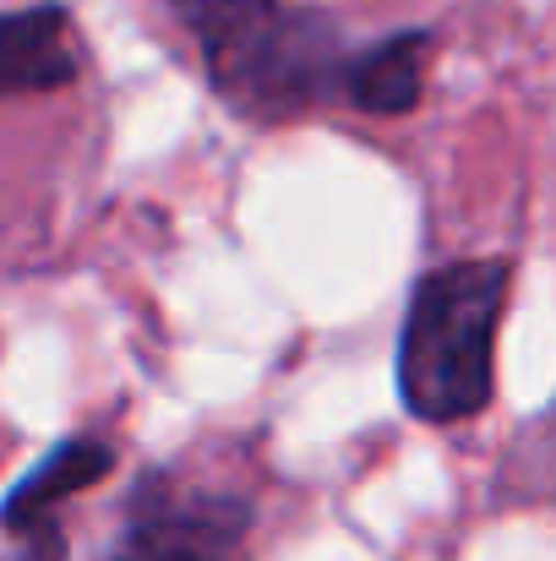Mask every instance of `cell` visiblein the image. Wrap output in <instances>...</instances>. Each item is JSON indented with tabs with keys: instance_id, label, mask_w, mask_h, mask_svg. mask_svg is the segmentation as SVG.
Here are the masks:
<instances>
[{
	"instance_id": "obj_1",
	"label": "cell",
	"mask_w": 556,
	"mask_h": 561,
	"mask_svg": "<svg viewBox=\"0 0 556 561\" xmlns=\"http://www.w3.org/2000/svg\"><path fill=\"white\" fill-rule=\"evenodd\" d=\"M185 27L207 93L251 126H290L344 104L355 38L311 0H164Z\"/></svg>"
},
{
	"instance_id": "obj_2",
	"label": "cell",
	"mask_w": 556,
	"mask_h": 561,
	"mask_svg": "<svg viewBox=\"0 0 556 561\" xmlns=\"http://www.w3.org/2000/svg\"><path fill=\"white\" fill-rule=\"evenodd\" d=\"M513 295L508 256L436 262L409 284L393 381L420 425H464L497 398V333Z\"/></svg>"
},
{
	"instance_id": "obj_3",
	"label": "cell",
	"mask_w": 556,
	"mask_h": 561,
	"mask_svg": "<svg viewBox=\"0 0 556 561\" xmlns=\"http://www.w3.org/2000/svg\"><path fill=\"white\" fill-rule=\"evenodd\" d=\"M257 529V502L224 485H185L181 469H137L115 535L93 561H240Z\"/></svg>"
},
{
	"instance_id": "obj_4",
	"label": "cell",
	"mask_w": 556,
	"mask_h": 561,
	"mask_svg": "<svg viewBox=\"0 0 556 561\" xmlns=\"http://www.w3.org/2000/svg\"><path fill=\"white\" fill-rule=\"evenodd\" d=\"M82 77L77 16L66 0H27L0 11V99L66 93Z\"/></svg>"
},
{
	"instance_id": "obj_5",
	"label": "cell",
	"mask_w": 556,
	"mask_h": 561,
	"mask_svg": "<svg viewBox=\"0 0 556 561\" xmlns=\"http://www.w3.org/2000/svg\"><path fill=\"white\" fill-rule=\"evenodd\" d=\"M115 469H121V453H115L110 436H99V431H71V436H60L33 469H22V474L5 485V496H0V529H16V524H27V518H55V513H66L77 496L99 491Z\"/></svg>"
},
{
	"instance_id": "obj_6",
	"label": "cell",
	"mask_w": 556,
	"mask_h": 561,
	"mask_svg": "<svg viewBox=\"0 0 556 561\" xmlns=\"http://www.w3.org/2000/svg\"><path fill=\"white\" fill-rule=\"evenodd\" d=\"M431 49H436V27H425V22H409V27H393L382 38L355 44L350 71H344V104L361 115H376V121L415 115L425 99Z\"/></svg>"
},
{
	"instance_id": "obj_7",
	"label": "cell",
	"mask_w": 556,
	"mask_h": 561,
	"mask_svg": "<svg viewBox=\"0 0 556 561\" xmlns=\"http://www.w3.org/2000/svg\"><path fill=\"white\" fill-rule=\"evenodd\" d=\"M0 540H5L0 561H77L71 535H66V513H55V518H27V524H16V529H0Z\"/></svg>"
}]
</instances>
